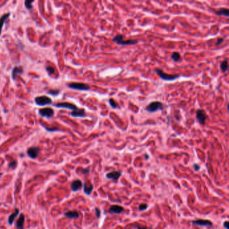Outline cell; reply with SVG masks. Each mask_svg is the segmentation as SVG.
<instances>
[{
  "instance_id": "e575fe53",
  "label": "cell",
  "mask_w": 229,
  "mask_h": 229,
  "mask_svg": "<svg viewBox=\"0 0 229 229\" xmlns=\"http://www.w3.org/2000/svg\"><path fill=\"white\" fill-rule=\"evenodd\" d=\"M81 172H82V173H83V174H87V173H88L89 172V169H82L81 170Z\"/></svg>"
},
{
  "instance_id": "8d00e7d4",
  "label": "cell",
  "mask_w": 229,
  "mask_h": 229,
  "mask_svg": "<svg viewBox=\"0 0 229 229\" xmlns=\"http://www.w3.org/2000/svg\"><path fill=\"white\" fill-rule=\"evenodd\" d=\"M145 157H146V159H148V158H149V157H148V155H145Z\"/></svg>"
},
{
  "instance_id": "83f0119b",
  "label": "cell",
  "mask_w": 229,
  "mask_h": 229,
  "mask_svg": "<svg viewBox=\"0 0 229 229\" xmlns=\"http://www.w3.org/2000/svg\"><path fill=\"white\" fill-rule=\"evenodd\" d=\"M48 93H49V94L53 96H56L59 94L60 92L59 90H50Z\"/></svg>"
},
{
  "instance_id": "484cf974",
  "label": "cell",
  "mask_w": 229,
  "mask_h": 229,
  "mask_svg": "<svg viewBox=\"0 0 229 229\" xmlns=\"http://www.w3.org/2000/svg\"><path fill=\"white\" fill-rule=\"evenodd\" d=\"M109 103L110 106L112 108H116L118 107V103H117L116 102V101L114 100V99H112V98H111V99H109Z\"/></svg>"
},
{
  "instance_id": "5b68a950",
  "label": "cell",
  "mask_w": 229,
  "mask_h": 229,
  "mask_svg": "<svg viewBox=\"0 0 229 229\" xmlns=\"http://www.w3.org/2000/svg\"><path fill=\"white\" fill-rule=\"evenodd\" d=\"M68 87L69 88L73 89H75V90L79 91H88L90 89L89 86L85 84V83H76V82L69 83L68 85Z\"/></svg>"
},
{
  "instance_id": "3957f363",
  "label": "cell",
  "mask_w": 229,
  "mask_h": 229,
  "mask_svg": "<svg viewBox=\"0 0 229 229\" xmlns=\"http://www.w3.org/2000/svg\"><path fill=\"white\" fill-rule=\"evenodd\" d=\"M145 109L149 112H155L159 109H160V110L163 109V104L158 101H155V102H152L151 103H150L146 107Z\"/></svg>"
},
{
  "instance_id": "5bb4252c",
  "label": "cell",
  "mask_w": 229,
  "mask_h": 229,
  "mask_svg": "<svg viewBox=\"0 0 229 229\" xmlns=\"http://www.w3.org/2000/svg\"><path fill=\"white\" fill-rule=\"evenodd\" d=\"M71 116L73 117H80L83 118L86 116L85 110L84 109H77L76 110L73 111L71 113Z\"/></svg>"
},
{
  "instance_id": "d6a6232c",
  "label": "cell",
  "mask_w": 229,
  "mask_h": 229,
  "mask_svg": "<svg viewBox=\"0 0 229 229\" xmlns=\"http://www.w3.org/2000/svg\"><path fill=\"white\" fill-rule=\"evenodd\" d=\"M46 130H48V131H50V132H53V131H58V130H59V129L56 128H46Z\"/></svg>"
},
{
  "instance_id": "ba28073f",
  "label": "cell",
  "mask_w": 229,
  "mask_h": 229,
  "mask_svg": "<svg viewBox=\"0 0 229 229\" xmlns=\"http://www.w3.org/2000/svg\"><path fill=\"white\" fill-rule=\"evenodd\" d=\"M54 106L56 107V108H66V109H71V110L74 111L78 109L77 106L73 103H69V102H62V103H58L54 105Z\"/></svg>"
},
{
  "instance_id": "d6986e66",
  "label": "cell",
  "mask_w": 229,
  "mask_h": 229,
  "mask_svg": "<svg viewBox=\"0 0 229 229\" xmlns=\"http://www.w3.org/2000/svg\"><path fill=\"white\" fill-rule=\"evenodd\" d=\"M9 15H10V13H5L4 15H3V16L0 18V35H1V34H2V28H3V25H4L5 24V22H6V20H7V18H9Z\"/></svg>"
},
{
  "instance_id": "7a4b0ae2",
  "label": "cell",
  "mask_w": 229,
  "mask_h": 229,
  "mask_svg": "<svg viewBox=\"0 0 229 229\" xmlns=\"http://www.w3.org/2000/svg\"><path fill=\"white\" fill-rule=\"evenodd\" d=\"M155 71L158 75L160 78L165 80V81H173V80L179 77V75H169V74L163 72L160 69H156Z\"/></svg>"
},
{
  "instance_id": "4fadbf2b",
  "label": "cell",
  "mask_w": 229,
  "mask_h": 229,
  "mask_svg": "<svg viewBox=\"0 0 229 229\" xmlns=\"http://www.w3.org/2000/svg\"><path fill=\"white\" fill-rule=\"evenodd\" d=\"M122 211H124V208L118 205L112 206L108 210V212L109 213H114V214H121Z\"/></svg>"
},
{
  "instance_id": "44dd1931",
  "label": "cell",
  "mask_w": 229,
  "mask_h": 229,
  "mask_svg": "<svg viewBox=\"0 0 229 229\" xmlns=\"http://www.w3.org/2000/svg\"><path fill=\"white\" fill-rule=\"evenodd\" d=\"M216 14L218 16H225L228 17L229 11L226 8H221L216 12Z\"/></svg>"
},
{
  "instance_id": "8fae6325",
  "label": "cell",
  "mask_w": 229,
  "mask_h": 229,
  "mask_svg": "<svg viewBox=\"0 0 229 229\" xmlns=\"http://www.w3.org/2000/svg\"><path fill=\"white\" fill-rule=\"evenodd\" d=\"M122 175L121 171H114L109 172L106 174V177L108 179H110L114 180V182H117L120 176Z\"/></svg>"
},
{
  "instance_id": "f1b7e54d",
  "label": "cell",
  "mask_w": 229,
  "mask_h": 229,
  "mask_svg": "<svg viewBox=\"0 0 229 229\" xmlns=\"http://www.w3.org/2000/svg\"><path fill=\"white\" fill-rule=\"evenodd\" d=\"M95 212H96V217L98 218H100V216H101V211H100V210H99V209L98 208H95Z\"/></svg>"
},
{
  "instance_id": "4dcf8cb0",
  "label": "cell",
  "mask_w": 229,
  "mask_h": 229,
  "mask_svg": "<svg viewBox=\"0 0 229 229\" xmlns=\"http://www.w3.org/2000/svg\"><path fill=\"white\" fill-rule=\"evenodd\" d=\"M223 41H224L223 38H218V39H217V40H216V45H219V44H222Z\"/></svg>"
},
{
  "instance_id": "7402d4cb",
  "label": "cell",
  "mask_w": 229,
  "mask_h": 229,
  "mask_svg": "<svg viewBox=\"0 0 229 229\" xmlns=\"http://www.w3.org/2000/svg\"><path fill=\"white\" fill-rule=\"evenodd\" d=\"M171 59L175 62H178V61H180L181 59L180 54L179 53H177V52H174L171 55Z\"/></svg>"
},
{
  "instance_id": "d4e9b609",
  "label": "cell",
  "mask_w": 229,
  "mask_h": 229,
  "mask_svg": "<svg viewBox=\"0 0 229 229\" xmlns=\"http://www.w3.org/2000/svg\"><path fill=\"white\" fill-rule=\"evenodd\" d=\"M46 70L49 75H53V74L55 73V69L54 68L53 66H50V65L46 66Z\"/></svg>"
},
{
  "instance_id": "9c48e42d",
  "label": "cell",
  "mask_w": 229,
  "mask_h": 229,
  "mask_svg": "<svg viewBox=\"0 0 229 229\" xmlns=\"http://www.w3.org/2000/svg\"><path fill=\"white\" fill-rule=\"evenodd\" d=\"M39 149L36 146H32L27 150V155L31 159H36L39 156Z\"/></svg>"
},
{
  "instance_id": "4316f807",
  "label": "cell",
  "mask_w": 229,
  "mask_h": 229,
  "mask_svg": "<svg viewBox=\"0 0 229 229\" xmlns=\"http://www.w3.org/2000/svg\"><path fill=\"white\" fill-rule=\"evenodd\" d=\"M148 208V205L146 204H142L139 205V211H144V210H146Z\"/></svg>"
},
{
  "instance_id": "cb8c5ba5",
  "label": "cell",
  "mask_w": 229,
  "mask_h": 229,
  "mask_svg": "<svg viewBox=\"0 0 229 229\" xmlns=\"http://www.w3.org/2000/svg\"><path fill=\"white\" fill-rule=\"evenodd\" d=\"M34 2V0H26V1H25V2H24V4H25L26 7V9H29V10H30V9H32V3Z\"/></svg>"
},
{
  "instance_id": "f546056e",
  "label": "cell",
  "mask_w": 229,
  "mask_h": 229,
  "mask_svg": "<svg viewBox=\"0 0 229 229\" xmlns=\"http://www.w3.org/2000/svg\"><path fill=\"white\" fill-rule=\"evenodd\" d=\"M16 161H13L12 163H10L9 164V167H10V168L12 169H15L16 168Z\"/></svg>"
},
{
  "instance_id": "ac0fdd59",
  "label": "cell",
  "mask_w": 229,
  "mask_h": 229,
  "mask_svg": "<svg viewBox=\"0 0 229 229\" xmlns=\"http://www.w3.org/2000/svg\"><path fill=\"white\" fill-rule=\"evenodd\" d=\"M65 216L69 218H78L79 214L77 211H68L65 213Z\"/></svg>"
},
{
  "instance_id": "d590c367",
  "label": "cell",
  "mask_w": 229,
  "mask_h": 229,
  "mask_svg": "<svg viewBox=\"0 0 229 229\" xmlns=\"http://www.w3.org/2000/svg\"><path fill=\"white\" fill-rule=\"evenodd\" d=\"M228 222L225 221L223 224V226L226 229H228Z\"/></svg>"
},
{
  "instance_id": "6da1fadb",
  "label": "cell",
  "mask_w": 229,
  "mask_h": 229,
  "mask_svg": "<svg viewBox=\"0 0 229 229\" xmlns=\"http://www.w3.org/2000/svg\"><path fill=\"white\" fill-rule=\"evenodd\" d=\"M113 41L116 44H120V45H132V44H136L138 42V40H124V36L122 34H118L114 36L113 39Z\"/></svg>"
},
{
  "instance_id": "7c38bea8",
  "label": "cell",
  "mask_w": 229,
  "mask_h": 229,
  "mask_svg": "<svg viewBox=\"0 0 229 229\" xmlns=\"http://www.w3.org/2000/svg\"><path fill=\"white\" fill-rule=\"evenodd\" d=\"M82 186H83V183L79 179L74 180L71 185V188L73 192H77V191L79 190Z\"/></svg>"
},
{
  "instance_id": "30bf717a",
  "label": "cell",
  "mask_w": 229,
  "mask_h": 229,
  "mask_svg": "<svg viewBox=\"0 0 229 229\" xmlns=\"http://www.w3.org/2000/svg\"><path fill=\"white\" fill-rule=\"evenodd\" d=\"M193 225H198L200 226H212V222L210 220H195L192 222Z\"/></svg>"
},
{
  "instance_id": "e0dca14e",
  "label": "cell",
  "mask_w": 229,
  "mask_h": 229,
  "mask_svg": "<svg viewBox=\"0 0 229 229\" xmlns=\"http://www.w3.org/2000/svg\"><path fill=\"white\" fill-rule=\"evenodd\" d=\"M24 222H25V216L23 214H22L20 216L19 218L17 220L16 222V228L17 229H24Z\"/></svg>"
},
{
  "instance_id": "8992f818",
  "label": "cell",
  "mask_w": 229,
  "mask_h": 229,
  "mask_svg": "<svg viewBox=\"0 0 229 229\" xmlns=\"http://www.w3.org/2000/svg\"><path fill=\"white\" fill-rule=\"evenodd\" d=\"M208 118V115L206 114L205 111L203 109H198L196 112V119L202 125H204L206 120Z\"/></svg>"
},
{
  "instance_id": "52a82bcc",
  "label": "cell",
  "mask_w": 229,
  "mask_h": 229,
  "mask_svg": "<svg viewBox=\"0 0 229 229\" xmlns=\"http://www.w3.org/2000/svg\"><path fill=\"white\" fill-rule=\"evenodd\" d=\"M39 113L42 117L44 118H51L54 116V110L50 108H44L39 109Z\"/></svg>"
},
{
  "instance_id": "9a60e30c",
  "label": "cell",
  "mask_w": 229,
  "mask_h": 229,
  "mask_svg": "<svg viewBox=\"0 0 229 229\" xmlns=\"http://www.w3.org/2000/svg\"><path fill=\"white\" fill-rule=\"evenodd\" d=\"M24 73L22 66H15L12 72V77L13 80L16 79V77L18 75H22Z\"/></svg>"
},
{
  "instance_id": "603a6c76",
  "label": "cell",
  "mask_w": 229,
  "mask_h": 229,
  "mask_svg": "<svg viewBox=\"0 0 229 229\" xmlns=\"http://www.w3.org/2000/svg\"><path fill=\"white\" fill-rule=\"evenodd\" d=\"M228 67V61L226 60H225V61H223L221 63L220 68H221V70L223 72H226L227 71Z\"/></svg>"
},
{
  "instance_id": "ffe728a7",
  "label": "cell",
  "mask_w": 229,
  "mask_h": 229,
  "mask_svg": "<svg viewBox=\"0 0 229 229\" xmlns=\"http://www.w3.org/2000/svg\"><path fill=\"white\" fill-rule=\"evenodd\" d=\"M19 212H20V210H18V209H16V210H15L14 212L12 213L10 216H9V218H8V223H9V225H12V224H13L14 220L16 219V218L17 217V216L18 215V214H19Z\"/></svg>"
},
{
  "instance_id": "836d02e7",
  "label": "cell",
  "mask_w": 229,
  "mask_h": 229,
  "mask_svg": "<svg viewBox=\"0 0 229 229\" xmlns=\"http://www.w3.org/2000/svg\"><path fill=\"white\" fill-rule=\"evenodd\" d=\"M136 227L137 229H152V228H147L145 227V226H139V225H136Z\"/></svg>"
},
{
  "instance_id": "2e32d148",
  "label": "cell",
  "mask_w": 229,
  "mask_h": 229,
  "mask_svg": "<svg viewBox=\"0 0 229 229\" xmlns=\"http://www.w3.org/2000/svg\"><path fill=\"white\" fill-rule=\"evenodd\" d=\"M93 189V186L89 182V183H86V182L84 183V184H83V191H84L85 194H87V195H91Z\"/></svg>"
},
{
  "instance_id": "1f68e13d",
  "label": "cell",
  "mask_w": 229,
  "mask_h": 229,
  "mask_svg": "<svg viewBox=\"0 0 229 229\" xmlns=\"http://www.w3.org/2000/svg\"><path fill=\"white\" fill-rule=\"evenodd\" d=\"M194 168L195 171H199V170L200 169V166H199L198 164H197V163H194Z\"/></svg>"
},
{
  "instance_id": "277c9868",
  "label": "cell",
  "mask_w": 229,
  "mask_h": 229,
  "mask_svg": "<svg viewBox=\"0 0 229 229\" xmlns=\"http://www.w3.org/2000/svg\"><path fill=\"white\" fill-rule=\"evenodd\" d=\"M35 102L39 106H44L51 104L53 103V101L49 97L46 96H42L36 97L35 98Z\"/></svg>"
}]
</instances>
